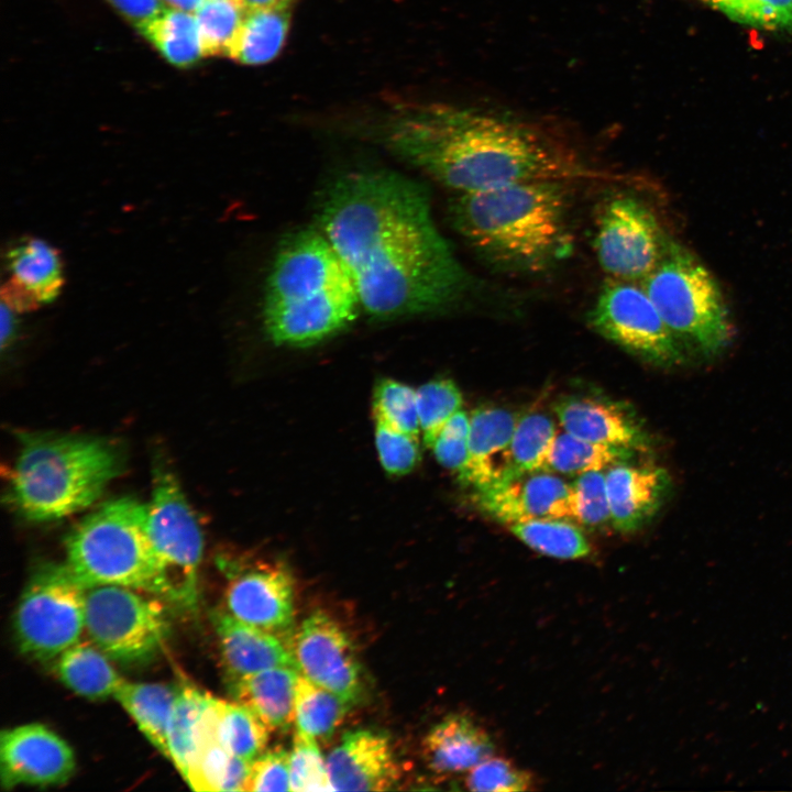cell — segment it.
I'll return each instance as SVG.
<instances>
[{
  "label": "cell",
  "mask_w": 792,
  "mask_h": 792,
  "mask_svg": "<svg viewBox=\"0 0 792 792\" xmlns=\"http://www.w3.org/2000/svg\"><path fill=\"white\" fill-rule=\"evenodd\" d=\"M374 419L392 428L418 438L420 422L417 393L410 386L394 380H382L374 389Z\"/></svg>",
  "instance_id": "obj_38"
},
{
  "label": "cell",
  "mask_w": 792,
  "mask_h": 792,
  "mask_svg": "<svg viewBox=\"0 0 792 792\" xmlns=\"http://www.w3.org/2000/svg\"><path fill=\"white\" fill-rule=\"evenodd\" d=\"M570 185L525 182L458 194L451 221L490 262L521 272L544 271L572 249Z\"/></svg>",
  "instance_id": "obj_3"
},
{
  "label": "cell",
  "mask_w": 792,
  "mask_h": 792,
  "mask_svg": "<svg viewBox=\"0 0 792 792\" xmlns=\"http://www.w3.org/2000/svg\"><path fill=\"white\" fill-rule=\"evenodd\" d=\"M351 705L337 694L317 685L301 674L295 695L296 730L316 740H328L343 722Z\"/></svg>",
  "instance_id": "obj_33"
},
{
  "label": "cell",
  "mask_w": 792,
  "mask_h": 792,
  "mask_svg": "<svg viewBox=\"0 0 792 792\" xmlns=\"http://www.w3.org/2000/svg\"><path fill=\"white\" fill-rule=\"evenodd\" d=\"M290 791H333L327 760L317 740L300 732L295 733L289 754Z\"/></svg>",
  "instance_id": "obj_39"
},
{
  "label": "cell",
  "mask_w": 792,
  "mask_h": 792,
  "mask_svg": "<svg viewBox=\"0 0 792 792\" xmlns=\"http://www.w3.org/2000/svg\"><path fill=\"white\" fill-rule=\"evenodd\" d=\"M289 790V754L286 750L264 751L251 762L245 791Z\"/></svg>",
  "instance_id": "obj_44"
},
{
  "label": "cell",
  "mask_w": 792,
  "mask_h": 792,
  "mask_svg": "<svg viewBox=\"0 0 792 792\" xmlns=\"http://www.w3.org/2000/svg\"><path fill=\"white\" fill-rule=\"evenodd\" d=\"M250 767L217 741L200 719L196 752L184 779L193 790L245 791Z\"/></svg>",
  "instance_id": "obj_27"
},
{
  "label": "cell",
  "mask_w": 792,
  "mask_h": 792,
  "mask_svg": "<svg viewBox=\"0 0 792 792\" xmlns=\"http://www.w3.org/2000/svg\"><path fill=\"white\" fill-rule=\"evenodd\" d=\"M422 758L433 773L449 776L469 771L491 757L490 735L472 718L451 714L437 723L422 740Z\"/></svg>",
  "instance_id": "obj_23"
},
{
  "label": "cell",
  "mask_w": 792,
  "mask_h": 792,
  "mask_svg": "<svg viewBox=\"0 0 792 792\" xmlns=\"http://www.w3.org/2000/svg\"><path fill=\"white\" fill-rule=\"evenodd\" d=\"M573 521L582 528L600 529L612 526L605 471L575 476L571 482Z\"/></svg>",
  "instance_id": "obj_40"
},
{
  "label": "cell",
  "mask_w": 792,
  "mask_h": 792,
  "mask_svg": "<svg viewBox=\"0 0 792 792\" xmlns=\"http://www.w3.org/2000/svg\"><path fill=\"white\" fill-rule=\"evenodd\" d=\"M122 462L121 450L107 440L23 433L10 474L9 501L29 520L63 518L90 506Z\"/></svg>",
  "instance_id": "obj_5"
},
{
  "label": "cell",
  "mask_w": 792,
  "mask_h": 792,
  "mask_svg": "<svg viewBox=\"0 0 792 792\" xmlns=\"http://www.w3.org/2000/svg\"><path fill=\"white\" fill-rule=\"evenodd\" d=\"M636 451L592 442L565 430L558 431L549 450L543 471L559 475L578 476L628 461Z\"/></svg>",
  "instance_id": "obj_31"
},
{
  "label": "cell",
  "mask_w": 792,
  "mask_h": 792,
  "mask_svg": "<svg viewBox=\"0 0 792 792\" xmlns=\"http://www.w3.org/2000/svg\"><path fill=\"white\" fill-rule=\"evenodd\" d=\"M737 22L763 29H792V0H702Z\"/></svg>",
  "instance_id": "obj_41"
},
{
  "label": "cell",
  "mask_w": 792,
  "mask_h": 792,
  "mask_svg": "<svg viewBox=\"0 0 792 792\" xmlns=\"http://www.w3.org/2000/svg\"><path fill=\"white\" fill-rule=\"evenodd\" d=\"M13 309L7 304L1 305V346L4 348L12 339L15 329Z\"/></svg>",
  "instance_id": "obj_47"
},
{
  "label": "cell",
  "mask_w": 792,
  "mask_h": 792,
  "mask_svg": "<svg viewBox=\"0 0 792 792\" xmlns=\"http://www.w3.org/2000/svg\"><path fill=\"white\" fill-rule=\"evenodd\" d=\"M55 672L68 689L90 700L113 696L123 681L108 656L87 641H78L61 653L56 658Z\"/></svg>",
  "instance_id": "obj_28"
},
{
  "label": "cell",
  "mask_w": 792,
  "mask_h": 792,
  "mask_svg": "<svg viewBox=\"0 0 792 792\" xmlns=\"http://www.w3.org/2000/svg\"><path fill=\"white\" fill-rule=\"evenodd\" d=\"M298 671L276 667L230 682L237 703L252 711L272 730L286 732L295 719Z\"/></svg>",
  "instance_id": "obj_24"
},
{
  "label": "cell",
  "mask_w": 792,
  "mask_h": 792,
  "mask_svg": "<svg viewBox=\"0 0 792 792\" xmlns=\"http://www.w3.org/2000/svg\"><path fill=\"white\" fill-rule=\"evenodd\" d=\"M204 722L231 754L252 762L264 752L271 732L248 707L210 696Z\"/></svg>",
  "instance_id": "obj_25"
},
{
  "label": "cell",
  "mask_w": 792,
  "mask_h": 792,
  "mask_svg": "<svg viewBox=\"0 0 792 792\" xmlns=\"http://www.w3.org/2000/svg\"><path fill=\"white\" fill-rule=\"evenodd\" d=\"M588 320L601 336L652 364L669 367L685 361V348L642 285L612 278L598 293Z\"/></svg>",
  "instance_id": "obj_11"
},
{
  "label": "cell",
  "mask_w": 792,
  "mask_h": 792,
  "mask_svg": "<svg viewBox=\"0 0 792 792\" xmlns=\"http://www.w3.org/2000/svg\"><path fill=\"white\" fill-rule=\"evenodd\" d=\"M617 463L605 471L612 527L632 532L648 522L662 505L669 475L652 464Z\"/></svg>",
  "instance_id": "obj_20"
},
{
  "label": "cell",
  "mask_w": 792,
  "mask_h": 792,
  "mask_svg": "<svg viewBox=\"0 0 792 792\" xmlns=\"http://www.w3.org/2000/svg\"><path fill=\"white\" fill-rule=\"evenodd\" d=\"M244 16L238 0H205L196 15L205 56H229Z\"/></svg>",
  "instance_id": "obj_36"
},
{
  "label": "cell",
  "mask_w": 792,
  "mask_h": 792,
  "mask_svg": "<svg viewBox=\"0 0 792 792\" xmlns=\"http://www.w3.org/2000/svg\"><path fill=\"white\" fill-rule=\"evenodd\" d=\"M529 548L557 559H580L588 556L591 546L581 527L572 520L540 518L507 526Z\"/></svg>",
  "instance_id": "obj_34"
},
{
  "label": "cell",
  "mask_w": 792,
  "mask_h": 792,
  "mask_svg": "<svg viewBox=\"0 0 792 792\" xmlns=\"http://www.w3.org/2000/svg\"><path fill=\"white\" fill-rule=\"evenodd\" d=\"M668 238L651 209L631 195H616L601 207L594 250L613 279L644 280L657 266Z\"/></svg>",
  "instance_id": "obj_12"
},
{
  "label": "cell",
  "mask_w": 792,
  "mask_h": 792,
  "mask_svg": "<svg viewBox=\"0 0 792 792\" xmlns=\"http://www.w3.org/2000/svg\"><path fill=\"white\" fill-rule=\"evenodd\" d=\"M8 279L2 285V302L14 311H26L51 304L64 285L58 251L46 241L24 238L6 255Z\"/></svg>",
  "instance_id": "obj_18"
},
{
  "label": "cell",
  "mask_w": 792,
  "mask_h": 792,
  "mask_svg": "<svg viewBox=\"0 0 792 792\" xmlns=\"http://www.w3.org/2000/svg\"><path fill=\"white\" fill-rule=\"evenodd\" d=\"M139 31L166 8L162 0H108Z\"/></svg>",
  "instance_id": "obj_46"
},
{
  "label": "cell",
  "mask_w": 792,
  "mask_h": 792,
  "mask_svg": "<svg viewBox=\"0 0 792 792\" xmlns=\"http://www.w3.org/2000/svg\"><path fill=\"white\" fill-rule=\"evenodd\" d=\"M175 9L186 12L197 11L205 0H166Z\"/></svg>",
  "instance_id": "obj_49"
},
{
  "label": "cell",
  "mask_w": 792,
  "mask_h": 792,
  "mask_svg": "<svg viewBox=\"0 0 792 792\" xmlns=\"http://www.w3.org/2000/svg\"><path fill=\"white\" fill-rule=\"evenodd\" d=\"M210 696L193 686L178 690L168 724L167 744L169 759L183 779L194 759L200 718Z\"/></svg>",
  "instance_id": "obj_35"
},
{
  "label": "cell",
  "mask_w": 792,
  "mask_h": 792,
  "mask_svg": "<svg viewBox=\"0 0 792 792\" xmlns=\"http://www.w3.org/2000/svg\"><path fill=\"white\" fill-rule=\"evenodd\" d=\"M417 393V407L424 442L431 448L443 426L462 408V394L457 384L448 378L430 381Z\"/></svg>",
  "instance_id": "obj_37"
},
{
  "label": "cell",
  "mask_w": 792,
  "mask_h": 792,
  "mask_svg": "<svg viewBox=\"0 0 792 792\" xmlns=\"http://www.w3.org/2000/svg\"><path fill=\"white\" fill-rule=\"evenodd\" d=\"M212 620L230 682L276 667L296 668L290 642L217 610ZM298 671V670H297Z\"/></svg>",
  "instance_id": "obj_21"
},
{
  "label": "cell",
  "mask_w": 792,
  "mask_h": 792,
  "mask_svg": "<svg viewBox=\"0 0 792 792\" xmlns=\"http://www.w3.org/2000/svg\"><path fill=\"white\" fill-rule=\"evenodd\" d=\"M289 19V7L245 12L229 57L248 65L270 62L285 42Z\"/></svg>",
  "instance_id": "obj_29"
},
{
  "label": "cell",
  "mask_w": 792,
  "mask_h": 792,
  "mask_svg": "<svg viewBox=\"0 0 792 792\" xmlns=\"http://www.w3.org/2000/svg\"><path fill=\"white\" fill-rule=\"evenodd\" d=\"M295 588L280 564H257L235 573L224 590L226 612L254 627L285 636L294 624Z\"/></svg>",
  "instance_id": "obj_15"
},
{
  "label": "cell",
  "mask_w": 792,
  "mask_h": 792,
  "mask_svg": "<svg viewBox=\"0 0 792 792\" xmlns=\"http://www.w3.org/2000/svg\"><path fill=\"white\" fill-rule=\"evenodd\" d=\"M327 767L336 791H385L399 778L388 737L370 729L345 733L329 752Z\"/></svg>",
  "instance_id": "obj_17"
},
{
  "label": "cell",
  "mask_w": 792,
  "mask_h": 792,
  "mask_svg": "<svg viewBox=\"0 0 792 792\" xmlns=\"http://www.w3.org/2000/svg\"><path fill=\"white\" fill-rule=\"evenodd\" d=\"M558 431L554 420L543 413L532 411L519 416L509 446L506 475L502 482L543 471Z\"/></svg>",
  "instance_id": "obj_32"
},
{
  "label": "cell",
  "mask_w": 792,
  "mask_h": 792,
  "mask_svg": "<svg viewBox=\"0 0 792 792\" xmlns=\"http://www.w3.org/2000/svg\"><path fill=\"white\" fill-rule=\"evenodd\" d=\"M168 627L161 602L139 590L111 584L87 587L85 631L111 659H148L166 639Z\"/></svg>",
  "instance_id": "obj_10"
},
{
  "label": "cell",
  "mask_w": 792,
  "mask_h": 792,
  "mask_svg": "<svg viewBox=\"0 0 792 792\" xmlns=\"http://www.w3.org/2000/svg\"><path fill=\"white\" fill-rule=\"evenodd\" d=\"M177 693L165 684L123 679L113 694L146 739L168 759L167 730Z\"/></svg>",
  "instance_id": "obj_26"
},
{
  "label": "cell",
  "mask_w": 792,
  "mask_h": 792,
  "mask_svg": "<svg viewBox=\"0 0 792 792\" xmlns=\"http://www.w3.org/2000/svg\"><path fill=\"white\" fill-rule=\"evenodd\" d=\"M375 420V443L380 461L391 475H404L414 470L420 460L418 438L398 431Z\"/></svg>",
  "instance_id": "obj_43"
},
{
  "label": "cell",
  "mask_w": 792,
  "mask_h": 792,
  "mask_svg": "<svg viewBox=\"0 0 792 792\" xmlns=\"http://www.w3.org/2000/svg\"><path fill=\"white\" fill-rule=\"evenodd\" d=\"M466 438L439 435L432 444L438 462L461 476L469 459V443Z\"/></svg>",
  "instance_id": "obj_45"
},
{
  "label": "cell",
  "mask_w": 792,
  "mask_h": 792,
  "mask_svg": "<svg viewBox=\"0 0 792 792\" xmlns=\"http://www.w3.org/2000/svg\"><path fill=\"white\" fill-rule=\"evenodd\" d=\"M147 513L148 536L160 564V597L194 610L202 534L175 476L165 469L155 471Z\"/></svg>",
  "instance_id": "obj_8"
},
{
  "label": "cell",
  "mask_w": 792,
  "mask_h": 792,
  "mask_svg": "<svg viewBox=\"0 0 792 792\" xmlns=\"http://www.w3.org/2000/svg\"><path fill=\"white\" fill-rule=\"evenodd\" d=\"M298 672L350 705L363 691L361 664L352 641L339 624L321 610L302 620L290 639Z\"/></svg>",
  "instance_id": "obj_13"
},
{
  "label": "cell",
  "mask_w": 792,
  "mask_h": 792,
  "mask_svg": "<svg viewBox=\"0 0 792 792\" xmlns=\"http://www.w3.org/2000/svg\"><path fill=\"white\" fill-rule=\"evenodd\" d=\"M140 32L177 67L194 66L205 57L198 20L189 12L165 9Z\"/></svg>",
  "instance_id": "obj_30"
},
{
  "label": "cell",
  "mask_w": 792,
  "mask_h": 792,
  "mask_svg": "<svg viewBox=\"0 0 792 792\" xmlns=\"http://www.w3.org/2000/svg\"><path fill=\"white\" fill-rule=\"evenodd\" d=\"M384 141L397 156L457 194L525 182L624 179L591 167L535 124L479 108H399L385 124Z\"/></svg>",
  "instance_id": "obj_2"
},
{
  "label": "cell",
  "mask_w": 792,
  "mask_h": 792,
  "mask_svg": "<svg viewBox=\"0 0 792 792\" xmlns=\"http://www.w3.org/2000/svg\"><path fill=\"white\" fill-rule=\"evenodd\" d=\"M321 232L355 284L360 305L378 318L444 308L469 276L431 216L427 193L385 170L337 179L319 209Z\"/></svg>",
  "instance_id": "obj_1"
},
{
  "label": "cell",
  "mask_w": 792,
  "mask_h": 792,
  "mask_svg": "<svg viewBox=\"0 0 792 792\" xmlns=\"http://www.w3.org/2000/svg\"><path fill=\"white\" fill-rule=\"evenodd\" d=\"M75 768L73 749L45 725L25 724L1 733L0 773L6 789L63 784Z\"/></svg>",
  "instance_id": "obj_14"
},
{
  "label": "cell",
  "mask_w": 792,
  "mask_h": 792,
  "mask_svg": "<svg viewBox=\"0 0 792 792\" xmlns=\"http://www.w3.org/2000/svg\"><path fill=\"white\" fill-rule=\"evenodd\" d=\"M147 505L110 501L66 540V566L86 586L121 585L160 597V564L147 530Z\"/></svg>",
  "instance_id": "obj_6"
},
{
  "label": "cell",
  "mask_w": 792,
  "mask_h": 792,
  "mask_svg": "<svg viewBox=\"0 0 792 792\" xmlns=\"http://www.w3.org/2000/svg\"><path fill=\"white\" fill-rule=\"evenodd\" d=\"M359 294L345 264L321 231L302 230L278 250L264 297V326L276 344L307 346L355 317Z\"/></svg>",
  "instance_id": "obj_4"
},
{
  "label": "cell",
  "mask_w": 792,
  "mask_h": 792,
  "mask_svg": "<svg viewBox=\"0 0 792 792\" xmlns=\"http://www.w3.org/2000/svg\"><path fill=\"white\" fill-rule=\"evenodd\" d=\"M641 285L685 350L714 358L730 344L734 326L721 287L685 246L668 239Z\"/></svg>",
  "instance_id": "obj_7"
},
{
  "label": "cell",
  "mask_w": 792,
  "mask_h": 792,
  "mask_svg": "<svg viewBox=\"0 0 792 792\" xmlns=\"http://www.w3.org/2000/svg\"><path fill=\"white\" fill-rule=\"evenodd\" d=\"M531 776L510 761L488 757L468 771L465 787L472 791L518 792L531 788Z\"/></svg>",
  "instance_id": "obj_42"
},
{
  "label": "cell",
  "mask_w": 792,
  "mask_h": 792,
  "mask_svg": "<svg viewBox=\"0 0 792 792\" xmlns=\"http://www.w3.org/2000/svg\"><path fill=\"white\" fill-rule=\"evenodd\" d=\"M475 493L479 507L506 526L540 518L573 521L571 482L549 471L522 474Z\"/></svg>",
  "instance_id": "obj_16"
},
{
  "label": "cell",
  "mask_w": 792,
  "mask_h": 792,
  "mask_svg": "<svg viewBox=\"0 0 792 792\" xmlns=\"http://www.w3.org/2000/svg\"><path fill=\"white\" fill-rule=\"evenodd\" d=\"M86 591L66 564H51L37 571L13 618L20 650L46 661L78 642L85 630Z\"/></svg>",
  "instance_id": "obj_9"
},
{
  "label": "cell",
  "mask_w": 792,
  "mask_h": 792,
  "mask_svg": "<svg viewBox=\"0 0 792 792\" xmlns=\"http://www.w3.org/2000/svg\"><path fill=\"white\" fill-rule=\"evenodd\" d=\"M566 432L602 444L642 451L649 438L636 415L622 404L594 396H570L554 406Z\"/></svg>",
  "instance_id": "obj_19"
},
{
  "label": "cell",
  "mask_w": 792,
  "mask_h": 792,
  "mask_svg": "<svg viewBox=\"0 0 792 792\" xmlns=\"http://www.w3.org/2000/svg\"><path fill=\"white\" fill-rule=\"evenodd\" d=\"M469 459L460 476L475 492L502 482L508 465V451L518 420L514 411L483 406L471 414Z\"/></svg>",
  "instance_id": "obj_22"
},
{
  "label": "cell",
  "mask_w": 792,
  "mask_h": 792,
  "mask_svg": "<svg viewBox=\"0 0 792 792\" xmlns=\"http://www.w3.org/2000/svg\"><path fill=\"white\" fill-rule=\"evenodd\" d=\"M245 12L289 7L293 0H238Z\"/></svg>",
  "instance_id": "obj_48"
}]
</instances>
